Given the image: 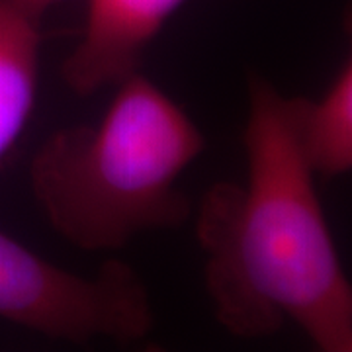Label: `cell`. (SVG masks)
<instances>
[{"label": "cell", "instance_id": "1", "mask_svg": "<svg viewBox=\"0 0 352 352\" xmlns=\"http://www.w3.org/2000/svg\"><path fill=\"white\" fill-rule=\"evenodd\" d=\"M302 100L249 76L247 180L214 184L198 210L206 289L235 337L292 321L321 352H351L352 288L300 149Z\"/></svg>", "mask_w": 352, "mask_h": 352}, {"label": "cell", "instance_id": "2", "mask_svg": "<svg viewBox=\"0 0 352 352\" xmlns=\"http://www.w3.org/2000/svg\"><path fill=\"white\" fill-rule=\"evenodd\" d=\"M116 87L100 122L53 131L30 163L45 221L87 252L182 226L190 201L178 180L206 149L198 124L141 71Z\"/></svg>", "mask_w": 352, "mask_h": 352}, {"label": "cell", "instance_id": "3", "mask_svg": "<svg viewBox=\"0 0 352 352\" xmlns=\"http://www.w3.org/2000/svg\"><path fill=\"white\" fill-rule=\"evenodd\" d=\"M0 317L69 342H135L155 325L149 292L122 261L76 274L0 231Z\"/></svg>", "mask_w": 352, "mask_h": 352}, {"label": "cell", "instance_id": "4", "mask_svg": "<svg viewBox=\"0 0 352 352\" xmlns=\"http://www.w3.org/2000/svg\"><path fill=\"white\" fill-rule=\"evenodd\" d=\"M184 0H88L80 39L61 65L76 96L116 87L141 71L151 41Z\"/></svg>", "mask_w": 352, "mask_h": 352}, {"label": "cell", "instance_id": "5", "mask_svg": "<svg viewBox=\"0 0 352 352\" xmlns=\"http://www.w3.org/2000/svg\"><path fill=\"white\" fill-rule=\"evenodd\" d=\"M39 20L14 0H0V161L22 135L36 106Z\"/></svg>", "mask_w": 352, "mask_h": 352}, {"label": "cell", "instance_id": "6", "mask_svg": "<svg viewBox=\"0 0 352 352\" xmlns=\"http://www.w3.org/2000/svg\"><path fill=\"white\" fill-rule=\"evenodd\" d=\"M298 141L314 175L340 176L352 168V63L346 59L321 98H303Z\"/></svg>", "mask_w": 352, "mask_h": 352}, {"label": "cell", "instance_id": "7", "mask_svg": "<svg viewBox=\"0 0 352 352\" xmlns=\"http://www.w3.org/2000/svg\"><path fill=\"white\" fill-rule=\"evenodd\" d=\"M14 2H16L18 6H22V8L28 10L30 14L41 18L47 8H51L53 4H57V2H61V0H14Z\"/></svg>", "mask_w": 352, "mask_h": 352}]
</instances>
